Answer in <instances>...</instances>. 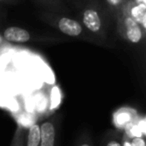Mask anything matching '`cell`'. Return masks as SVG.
Listing matches in <instances>:
<instances>
[{
    "label": "cell",
    "instance_id": "13",
    "mask_svg": "<svg viewBox=\"0 0 146 146\" xmlns=\"http://www.w3.org/2000/svg\"><path fill=\"white\" fill-rule=\"evenodd\" d=\"M17 1V0H0V4H10Z\"/></svg>",
    "mask_w": 146,
    "mask_h": 146
},
{
    "label": "cell",
    "instance_id": "1",
    "mask_svg": "<svg viewBox=\"0 0 146 146\" xmlns=\"http://www.w3.org/2000/svg\"><path fill=\"white\" fill-rule=\"evenodd\" d=\"M106 13L97 0H86L78 8L77 20L99 44H103L107 39L109 24Z\"/></svg>",
    "mask_w": 146,
    "mask_h": 146
},
{
    "label": "cell",
    "instance_id": "7",
    "mask_svg": "<svg viewBox=\"0 0 146 146\" xmlns=\"http://www.w3.org/2000/svg\"><path fill=\"white\" fill-rule=\"evenodd\" d=\"M98 146H123V136L119 131L108 130L100 139Z\"/></svg>",
    "mask_w": 146,
    "mask_h": 146
},
{
    "label": "cell",
    "instance_id": "4",
    "mask_svg": "<svg viewBox=\"0 0 146 146\" xmlns=\"http://www.w3.org/2000/svg\"><path fill=\"white\" fill-rule=\"evenodd\" d=\"M61 118L54 114L40 123V146H59Z\"/></svg>",
    "mask_w": 146,
    "mask_h": 146
},
{
    "label": "cell",
    "instance_id": "6",
    "mask_svg": "<svg viewBox=\"0 0 146 146\" xmlns=\"http://www.w3.org/2000/svg\"><path fill=\"white\" fill-rule=\"evenodd\" d=\"M34 1L49 12L63 15L70 12L63 0H34Z\"/></svg>",
    "mask_w": 146,
    "mask_h": 146
},
{
    "label": "cell",
    "instance_id": "2",
    "mask_svg": "<svg viewBox=\"0 0 146 146\" xmlns=\"http://www.w3.org/2000/svg\"><path fill=\"white\" fill-rule=\"evenodd\" d=\"M39 17L47 23L48 25L52 26L54 29L59 31L62 34L66 35L71 38H76L79 40L88 41V42L99 44L87 31L84 29L82 24L75 18H71L66 15L57 14V13L49 12V11L43 10L39 13Z\"/></svg>",
    "mask_w": 146,
    "mask_h": 146
},
{
    "label": "cell",
    "instance_id": "11",
    "mask_svg": "<svg viewBox=\"0 0 146 146\" xmlns=\"http://www.w3.org/2000/svg\"><path fill=\"white\" fill-rule=\"evenodd\" d=\"M74 146H96L91 133L89 131H83L79 134Z\"/></svg>",
    "mask_w": 146,
    "mask_h": 146
},
{
    "label": "cell",
    "instance_id": "9",
    "mask_svg": "<svg viewBox=\"0 0 146 146\" xmlns=\"http://www.w3.org/2000/svg\"><path fill=\"white\" fill-rule=\"evenodd\" d=\"M122 136H123V146H145L144 135L122 133Z\"/></svg>",
    "mask_w": 146,
    "mask_h": 146
},
{
    "label": "cell",
    "instance_id": "12",
    "mask_svg": "<svg viewBox=\"0 0 146 146\" xmlns=\"http://www.w3.org/2000/svg\"><path fill=\"white\" fill-rule=\"evenodd\" d=\"M126 1L127 0H104L106 6H107V11H109L110 14L114 17L119 12V10Z\"/></svg>",
    "mask_w": 146,
    "mask_h": 146
},
{
    "label": "cell",
    "instance_id": "5",
    "mask_svg": "<svg viewBox=\"0 0 146 146\" xmlns=\"http://www.w3.org/2000/svg\"><path fill=\"white\" fill-rule=\"evenodd\" d=\"M3 38L10 43H26L33 40L27 29L17 26H9L3 31Z\"/></svg>",
    "mask_w": 146,
    "mask_h": 146
},
{
    "label": "cell",
    "instance_id": "3",
    "mask_svg": "<svg viewBox=\"0 0 146 146\" xmlns=\"http://www.w3.org/2000/svg\"><path fill=\"white\" fill-rule=\"evenodd\" d=\"M117 22V31L122 40L133 45L143 43L145 30L134 21L131 17L125 15H118L115 17Z\"/></svg>",
    "mask_w": 146,
    "mask_h": 146
},
{
    "label": "cell",
    "instance_id": "8",
    "mask_svg": "<svg viewBox=\"0 0 146 146\" xmlns=\"http://www.w3.org/2000/svg\"><path fill=\"white\" fill-rule=\"evenodd\" d=\"M25 146H40V123H34L26 130Z\"/></svg>",
    "mask_w": 146,
    "mask_h": 146
},
{
    "label": "cell",
    "instance_id": "10",
    "mask_svg": "<svg viewBox=\"0 0 146 146\" xmlns=\"http://www.w3.org/2000/svg\"><path fill=\"white\" fill-rule=\"evenodd\" d=\"M25 134L26 130L21 125H18L16 128L10 146H25Z\"/></svg>",
    "mask_w": 146,
    "mask_h": 146
}]
</instances>
